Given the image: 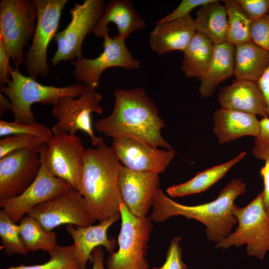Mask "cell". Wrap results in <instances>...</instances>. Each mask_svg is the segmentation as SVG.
I'll return each instance as SVG.
<instances>
[{"instance_id":"obj_1","label":"cell","mask_w":269,"mask_h":269,"mask_svg":"<svg viewBox=\"0 0 269 269\" xmlns=\"http://www.w3.org/2000/svg\"><path fill=\"white\" fill-rule=\"evenodd\" d=\"M115 105L109 116L96 121L97 131L113 139L130 138L156 147L173 149L160 131L166 125L156 105L141 88L115 89Z\"/></svg>"},{"instance_id":"obj_30","label":"cell","mask_w":269,"mask_h":269,"mask_svg":"<svg viewBox=\"0 0 269 269\" xmlns=\"http://www.w3.org/2000/svg\"><path fill=\"white\" fill-rule=\"evenodd\" d=\"M0 237L1 248L6 255L18 254L26 256L29 252L22 240L18 224L0 210Z\"/></svg>"},{"instance_id":"obj_16","label":"cell","mask_w":269,"mask_h":269,"mask_svg":"<svg viewBox=\"0 0 269 269\" xmlns=\"http://www.w3.org/2000/svg\"><path fill=\"white\" fill-rule=\"evenodd\" d=\"M112 147L121 163L135 171L163 172L175 156L173 149H159L157 147L136 139H113Z\"/></svg>"},{"instance_id":"obj_9","label":"cell","mask_w":269,"mask_h":269,"mask_svg":"<svg viewBox=\"0 0 269 269\" xmlns=\"http://www.w3.org/2000/svg\"><path fill=\"white\" fill-rule=\"evenodd\" d=\"M67 0H34L37 11L34 34L25 54L24 65L28 76L35 80L46 77L50 72L47 54L48 46L54 38L62 11Z\"/></svg>"},{"instance_id":"obj_45","label":"cell","mask_w":269,"mask_h":269,"mask_svg":"<svg viewBox=\"0 0 269 269\" xmlns=\"http://www.w3.org/2000/svg\"><path fill=\"white\" fill-rule=\"evenodd\" d=\"M268 14H269V12H268Z\"/></svg>"},{"instance_id":"obj_44","label":"cell","mask_w":269,"mask_h":269,"mask_svg":"<svg viewBox=\"0 0 269 269\" xmlns=\"http://www.w3.org/2000/svg\"><path fill=\"white\" fill-rule=\"evenodd\" d=\"M151 269H156V267H154V268H152Z\"/></svg>"},{"instance_id":"obj_6","label":"cell","mask_w":269,"mask_h":269,"mask_svg":"<svg viewBox=\"0 0 269 269\" xmlns=\"http://www.w3.org/2000/svg\"><path fill=\"white\" fill-rule=\"evenodd\" d=\"M120 214L119 249L110 253L106 261L107 269H148L146 256L153 227L150 217L135 216L123 202L120 205Z\"/></svg>"},{"instance_id":"obj_23","label":"cell","mask_w":269,"mask_h":269,"mask_svg":"<svg viewBox=\"0 0 269 269\" xmlns=\"http://www.w3.org/2000/svg\"><path fill=\"white\" fill-rule=\"evenodd\" d=\"M235 46L227 42L214 44L210 64L200 79L199 92L203 98L212 96L218 86L234 75Z\"/></svg>"},{"instance_id":"obj_8","label":"cell","mask_w":269,"mask_h":269,"mask_svg":"<svg viewBox=\"0 0 269 269\" xmlns=\"http://www.w3.org/2000/svg\"><path fill=\"white\" fill-rule=\"evenodd\" d=\"M92 86H86L78 98L64 96L53 106V116L57 120L53 125L54 134L76 135L82 131L90 138L96 147L104 143V139L95 135L92 122L93 113L102 114L104 109L100 103L102 96Z\"/></svg>"},{"instance_id":"obj_14","label":"cell","mask_w":269,"mask_h":269,"mask_svg":"<svg viewBox=\"0 0 269 269\" xmlns=\"http://www.w3.org/2000/svg\"><path fill=\"white\" fill-rule=\"evenodd\" d=\"M27 215L48 231L64 224L87 226L96 222L89 214L82 195L73 188L37 206Z\"/></svg>"},{"instance_id":"obj_34","label":"cell","mask_w":269,"mask_h":269,"mask_svg":"<svg viewBox=\"0 0 269 269\" xmlns=\"http://www.w3.org/2000/svg\"><path fill=\"white\" fill-rule=\"evenodd\" d=\"M251 152L257 159L269 160V117L260 120V132L254 138Z\"/></svg>"},{"instance_id":"obj_20","label":"cell","mask_w":269,"mask_h":269,"mask_svg":"<svg viewBox=\"0 0 269 269\" xmlns=\"http://www.w3.org/2000/svg\"><path fill=\"white\" fill-rule=\"evenodd\" d=\"M196 31L190 14L176 20L155 23L149 34V45L159 55L173 51L183 52Z\"/></svg>"},{"instance_id":"obj_42","label":"cell","mask_w":269,"mask_h":269,"mask_svg":"<svg viewBox=\"0 0 269 269\" xmlns=\"http://www.w3.org/2000/svg\"><path fill=\"white\" fill-rule=\"evenodd\" d=\"M105 253L101 246L96 248L92 253L91 261L93 263L92 269H106L104 266Z\"/></svg>"},{"instance_id":"obj_24","label":"cell","mask_w":269,"mask_h":269,"mask_svg":"<svg viewBox=\"0 0 269 269\" xmlns=\"http://www.w3.org/2000/svg\"><path fill=\"white\" fill-rule=\"evenodd\" d=\"M269 64V52L252 42L235 46V80L258 82Z\"/></svg>"},{"instance_id":"obj_29","label":"cell","mask_w":269,"mask_h":269,"mask_svg":"<svg viewBox=\"0 0 269 269\" xmlns=\"http://www.w3.org/2000/svg\"><path fill=\"white\" fill-rule=\"evenodd\" d=\"M228 16L226 42L234 46L251 41L252 20L235 0H224Z\"/></svg>"},{"instance_id":"obj_40","label":"cell","mask_w":269,"mask_h":269,"mask_svg":"<svg viewBox=\"0 0 269 269\" xmlns=\"http://www.w3.org/2000/svg\"><path fill=\"white\" fill-rule=\"evenodd\" d=\"M260 175L264 182V189L262 191L263 203L266 210L269 213V160L265 161L260 170Z\"/></svg>"},{"instance_id":"obj_41","label":"cell","mask_w":269,"mask_h":269,"mask_svg":"<svg viewBox=\"0 0 269 269\" xmlns=\"http://www.w3.org/2000/svg\"><path fill=\"white\" fill-rule=\"evenodd\" d=\"M257 83L265 97L269 117V64Z\"/></svg>"},{"instance_id":"obj_39","label":"cell","mask_w":269,"mask_h":269,"mask_svg":"<svg viewBox=\"0 0 269 269\" xmlns=\"http://www.w3.org/2000/svg\"><path fill=\"white\" fill-rule=\"evenodd\" d=\"M10 57L3 43L0 40V85L4 86L10 81V73L13 67L9 65Z\"/></svg>"},{"instance_id":"obj_18","label":"cell","mask_w":269,"mask_h":269,"mask_svg":"<svg viewBox=\"0 0 269 269\" xmlns=\"http://www.w3.org/2000/svg\"><path fill=\"white\" fill-rule=\"evenodd\" d=\"M121 219L120 214L100 222L97 225L76 226L68 225L66 231L73 240L74 256L82 269H86L88 261L91 260L92 253L97 247L101 246L111 253L115 251L116 241L109 239L108 231L113 224Z\"/></svg>"},{"instance_id":"obj_37","label":"cell","mask_w":269,"mask_h":269,"mask_svg":"<svg viewBox=\"0 0 269 269\" xmlns=\"http://www.w3.org/2000/svg\"><path fill=\"white\" fill-rule=\"evenodd\" d=\"M241 9L252 20L268 14L269 0H235Z\"/></svg>"},{"instance_id":"obj_36","label":"cell","mask_w":269,"mask_h":269,"mask_svg":"<svg viewBox=\"0 0 269 269\" xmlns=\"http://www.w3.org/2000/svg\"><path fill=\"white\" fill-rule=\"evenodd\" d=\"M181 240L179 236L171 239L164 264L160 267H156V269H188L181 258L182 249L180 246Z\"/></svg>"},{"instance_id":"obj_4","label":"cell","mask_w":269,"mask_h":269,"mask_svg":"<svg viewBox=\"0 0 269 269\" xmlns=\"http://www.w3.org/2000/svg\"><path fill=\"white\" fill-rule=\"evenodd\" d=\"M7 84L0 87V91L10 101L14 122L21 123L35 122L31 111L34 103L53 106L61 97H79L86 86L76 82L64 86L44 85L29 76L22 74L18 69L13 68Z\"/></svg>"},{"instance_id":"obj_17","label":"cell","mask_w":269,"mask_h":269,"mask_svg":"<svg viewBox=\"0 0 269 269\" xmlns=\"http://www.w3.org/2000/svg\"><path fill=\"white\" fill-rule=\"evenodd\" d=\"M119 185L123 201L130 212L138 218L147 217L160 188L158 174L133 170L122 165Z\"/></svg>"},{"instance_id":"obj_5","label":"cell","mask_w":269,"mask_h":269,"mask_svg":"<svg viewBox=\"0 0 269 269\" xmlns=\"http://www.w3.org/2000/svg\"><path fill=\"white\" fill-rule=\"evenodd\" d=\"M238 226L216 248L227 249L246 245L249 256L263 260L269 251V213L266 210L262 192L244 207L236 204L233 210Z\"/></svg>"},{"instance_id":"obj_43","label":"cell","mask_w":269,"mask_h":269,"mask_svg":"<svg viewBox=\"0 0 269 269\" xmlns=\"http://www.w3.org/2000/svg\"><path fill=\"white\" fill-rule=\"evenodd\" d=\"M12 106L10 101L2 93H0V116L2 117L9 111L11 112Z\"/></svg>"},{"instance_id":"obj_19","label":"cell","mask_w":269,"mask_h":269,"mask_svg":"<svg viewBox=\"0 0 269 269\" xmlns=\"http://www.w3.org/2000/svg\"><path fill=\"white\" fill-rule=\"evenodd\" d=\"M221 108L244 112L262 118L269 117L265 97L258 83L235 80L221 88L217 95Z\"/></svg>"},{"instance_id":"obj_26","label":"cell","mask_w":269,"mask_h":269,"mask_svg":"<svg viewBox=\"0 0 269 269\" xmlns=\"http://www.w3.org/2000/svg\"><path fill=\"white\" fill-rule=\"evenodd\" d=\"M246 154L243 151L227 162L199 172L186 182L169 187L166 192L169 196L176 197L204 192L222 178Z\"/></svg>"},{"instance_id":"obj_27","label":"cell","mask_w":269,"mask_h":269,"mask_svg":"<svg viewBox=\"0 0 269 269\" xmlns=\"http://www.w3.org/2000/svg\"><path fill=\"white\" fill-rule=\"evenodd\" d=\"M214 44L203 35L196 32L183 51L181 70L188 78L201 79L211 60Z\"/></svg>"},{"instance_id":"obj_38","label":"cell","mask_w":269,"mask_h":269,"mask_svg":"<svg viewBox=\"0 0 269 269\" xmlns=\"http://www.w3.org/2000/svg\"><path fill=\"white\" fill-rule=\"evenodd\" d=\"M214 0H182L178 6L159 21L161 22L170 21L184 17L196 7L202 6L212 2Z\"/></svg>"},{"instance_id":"obj_7","label":"cell","mask_w":269,"mask_h":269,"mask_svg":"<svg viewBox=\"0 0 269 269\" xmlns=\"http://www.w3.org/2000/svg\"><path fill=\"white\" fill-rule=\"evenodd\" d=\"M37 11L34 0H1L0 2V40L18 69L24 62V48L32 39Z\"/></svg>"},{"instance_id":"obj_32","label":"cell","mask_w":269,"mask_h":269,"mask_svg":"<svg viewBox=\"0 0 269 269\" xmlns=\"http://www.w3.org/2000/svg\"><path fill=\"white\" fill-rule=\"evenodd\" d=\"M32 135L42 139L47 144L54 135L52 130L46 126L34 122L21 123L8 122L0 119V136L1 137L11 135Z\"/></svg>"},{"instance_id":"obj_2","label":"cell","mask_w":269,"mask_h":269,"mask_svg":"<svg viewBox=\"0 0 269 269\" xmlns=\"http://www.w3.org/2000/svg\"><path fill=\"white\" fill-rule=\"evenodd\" d=\"M246 191V184L241 179H233L214 200L189 206L173 200L159 188L154 197L150 217L157 223L176 216L196 220L205 225L207 239L217 243L227 237L237 224L233 212L235 201Z\"/></svg>"},{"instance_id":"obj_21","label":"cell","mask_w":269,"mask_h":269,"mask_svg":"<svg viewBox=\"0 0 269 269\" xmlns=\"http://www.w3.org/2000/svg\"><path fill=\"white\" fill-rule=\"evenodd\" d=\"M110 23L117 26V36L125 40L133 32L146 27L145 21L136 12L132 2L129 0L109 1L93 33L98 37L104 38L109 35L108 25Z\"/></svg>"},{"instance_id":"obj_28","label":"cell","mask_w":269,"mask_h":269,"mask_svg":"<svg viewBox=\"0 0 269 269\" xmlns=\"http://www.w3.org/2000/svg\"><path fill=\"white\" fill-rule=\"evenodd\" d=\"M19 222L20 234L29 252L42 250L50 253L59 246L56 234L46 230L32 217L27 215Z\"/></svg>"},{"instance_id":"obj_31","label":"cell","mask_w":269,"mask_h":269,"mask_svg":"<svg viewBox=\"0 0 269 269\" xmlns=\"http://www.w3.org/2000/svg\"><path fill=\"white\" fill-rule=\"evenodd\" d=\"M50 259L42 264L11 266L5 269H82L74 254V246H58L49 253Z\"/></svg>"},{"instance_id":"obj_11","label":"cell","mask_w":269,"mask_h":269,"mask_svg":"<svg viewBox=\"0 0 269 269\" xmlns=\"http://www.w3.org/2000/svg\"><path fill=\"white\" fill-rule=\"evenodd\" d=\"M86 150L76 134H54L44 153V163L49 172L81 194Z\"/></svg>"},{"instance_id":"obj_33","label":"cell","mask_w":269,"mask_h":269,"mask_svg":"<svg viewBox=\"0 0 269 269\" xmlns=\"http://www.w3.org/2000/svg\"><path fill=\"white\" fill-rule=\"evenodd\" d=\"M45 144L42 139L32 135L6 136L0 139V159L16 150L25 149L40 150Z\"/></svg>"},{"instance_id":"obj_3","label":"cell","mask_w":269,"mask_h":269,"mask_svg":"<svg viewBox=\"0 0 269 269\" xmlns=\"http://www.w3.org/2000/svg\"><path fill=\"white\" fill-rule=\"evenodd\" d=\"M122 166L112 146L105 143L86 150L81 194L96 221L120 214V205L123 202L119 185Z\"/></svg>"},{"instance_id":"obj_25","label":"cell","mask_w":269,"mask_h":269,"mask_svg":"<svg viewBox=\"0 0 269 269\" xmlns=\"http://www.w3.org/2000/svg\"><path fill=\"white\" fill-rule=\"evenodd\" d=\"M196 15L194 22L196 32L207 38L214 44L226 41L228 16L224 5L214 0L201 6Z\"/></svg>"},{"instance_id":"obj_15","label":"cell","mask_w":269,"mask_h":269,"mask_svg":"<svg viewBox=\"0 0 269 269\" xmlns=\"http://www.w3.org/2000/svg\"><path fill=\"white\" fill-rule=\"evenodd\" d=\"M40 150H16L0 159V199L17 196L32 183L41 166Z\"/></svg>"},{"instance_id":"obj_10","label":"cell","mask_w":269,"mask_h":269,"mask_svg":"<svg viewBox=\"0 0 269 269\" xmlns=\"http://www.w3.org/2000/svg\"><path fill=\"white\" fill-rule=\"evenodd\" d=\"M105 6L104 0H85L82 4L75 3L70 10V22L54 38L57 49L51 59L52 66H57L62 61H73L83 57V41L93 32Z\"/></svg>"},{"instance_id":"obj_35","label":"cell","mask_w":269,"mask_h":269,"mask_svg":"<svg viewBox=\"0 0 269 269\" xmlns=\"http://www.w3.org/2000/svg\"><path fill=\"white\" fill-rule=\"evenodd\" d=\"M251 41L269 52V14L252 21Z\"/></svg>"},{"instance_id":"obj_12","label":"cell","mask_w":269,"mask_h":269,"mask_svg":"<svg viewBox=\"0 0 269 269\" xmlns=\"http://www.w3.org/2000/svg\"><path fill=\"white\" fill-rule=\"evenodd\" d=\"M104 50L93 59L82 57L72 62L75 67L73 75L78 82L85 86L97 88L103 72L111 67H121L127 70L140 69V61L135 59L127 48L125 40L115 35L104 38Z\"/></svg>"},{"instance_id":"obj_13","label":"cell","mask_w":269,"mask_h":269,"mask_svg":"<svg viewBox=\"0 0 269 269\" xmlns=\"http://www.w3.org/2000/svg\"><path fill=\"white\" fill-rule=\"evenodd\" d=\"M46 146L44 144L40 150L41 166L32 183L17 196L0 199L1 210L15 223L19 222L34 207L72 188L66 182L53 176L48 170L44 160Z\"/></svg>"},{"instance_id":"obj_22","label":"cell","mask_w":269,"mask_h":269,"mask_svg":"<svg viewBox=\"0 0 269 269\" xmlns=\"http://www.w3.org/2000/svg\"><path fill=\"white\" fill-rule=\"evenodd\" d=\"M213 132L218 143L223 144L246 136L256 137L260 120L256 116L242 112L220 108L212 117Z\"/></svg>"}]
</instances>
